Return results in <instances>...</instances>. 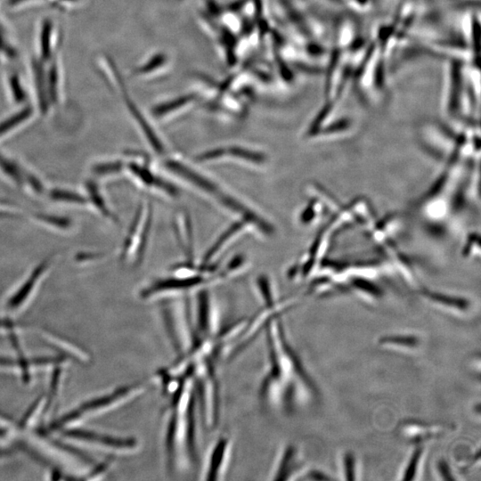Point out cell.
<instances>
[{
  "mask_svg": "<svg viewBox=\"0 0 481 481\" xmlns=\"http://www.w3.org/2000/svg\"><path fill=\"white\" fill-rule=\"evenodd\" d=\"M162 304L164 333L173 353L167 364L190 377L195 385L201 427L216 430L222 419L220 364L244 330L248 317L222 323L207 289L198 291L194 302Z\"/></svg>",
  "mask_w": 481,
  "mask_h": 481,
  "instance_id": "obj_1",
  "label": "cell"
},
{
  "mask_svg": "<svg viewBox=\"0 0 481 481\" xmlns=\"http://www.w3.org/2000/svg\"><path fill=\"white\" fill-rule=\"evenodd\" d=\"M150 379L163 399L160 436L166 471L174 477L188 474L200 461L198 428L201 422L193 380L168 365L158 369Z\"/></svg>",
  "mask_w": 481,
  "mask_h": 481,
  "instance_id": "obj_2",
  "label": "cell"
},
{
  "mask_svg": "<svg viewBox=\"0 0 481 481\" xmlns=\"http://www.w3.org/2000/svg\"><path fill=\"white\" fill-rule=\"evenodd\" d=\"M263 334L266 363L257 398L263 408L289 414L305 395H314L315 388L287 338L281 315L267 322Z\"/></svg>",
  "mask_w": 481,
  "mask_h": 481,
  "instance_id": "obj_3",
  "label": "cell"
},
{
  "mask_svg": "<svg viewBox=\"0 0 481 481\" xmlns=\"http://www.w3.org/2000/svg\"><path fill=\"white\" fill-rule=\"evenodd\" d=\"M55 39L53 25L45 22L38 35L35 56L31 58L32 86L43 113L59 100L61 73Z\"/></svg>",
  "mask_w": 481,
  "mask_h": 481,
  "instance_id": "obj_4",
  "label": "cell"
},
{
  "mask_svg": "<svg viewBox=\"0 0 481 481\" xmlns=\"http://www.w3.org/2000/svg\"><path fill=\"white\" fill-rule=\"evenodd\" d=\"M151 385L152 384L149 378L146 381H138L118 387L114 390L95 397L77 410L70 412L59 420L55 426L60 428L66 423L74 421L87 412L91 413H102L122 406L142 396Z\"/></svg>",
  "mask_w": 481,
  "mask_h": 481,
  "instance_id": "obj_5",
  "label": "cell"
},
{
  "mask_svg": "<svg viewBox=\"0 0 481 481\" xmlns=\"http://www.w3.org/2000/svg\"><path fill=\"white\" fill-rule=\"evenodd\" d=\"M232 439L227 435L218 436L209 446L200 470V479L223 480L229 468Z\"/></svg>",
  "mask_w": 481,
  "mask_h": 481,
  "instance_id": "obj_6",
  "label": "cell"
},
{
  "mask_svg": "<svg viewBox=\"0 0 481 481\" xmlns=\"http://www.w3.org/2000/svg\"><path fill=\"white\" fill-rule=\"evenodd\" d=\"M68 435L72 437L87 440L106 451L118 454H131L137 452L140 447L139 440L131 436H121L78 430L70 431Z\"/></svg>",
  "mask_w": 481,
  "mask_h": 481,
  "instance_id": "obj_7",
  "label": "cell"
},
{
  "mask_svg": "<svg viewBox=\"0 0 481 481\" xmlns=\"http://www.w3.org/2000/svg\"><path fill=\"white\" fill-rule=\"evenodd\" d=\"M298 451L293 444H288L281 452L271 473L272 480H289L296 477L298 470Z\"/></svg>",
  "mask_w": 481,
  "mask_h": 481,
  "instance_id": "obj_8",
  "label": "cell"
},
{
  "mask_svg": "<svg viewBox=\"0 0 481 481\" xmlns=\"http://www.w3.org/2000/svg\"><path fill=\"white\" fill-rule=\"evenodd\" d=\"M166 166L169 170L177 174L205 192L214 194L217 198L222 193L211 180L179 161L170 159L166 162Z\"/></svg>",
  "mask_w": 481,
  "mask_h": 481,
  "instance_id": "obj_9",
  "label": "cell"
},
{
  "mask_svg": "<svg viewBox=\"0 0 481 481\" xmlns=\"http://www.w3.org/2000/svg\"><path fill=\"white\" fill-rule=\"evenodd\" d=\"M122 89V86H119ZM122 97L130 111V113L133 115L134 118L139 125L141 130L146 136L149 143L151 145V147L159 153L163 152L164 146L157 135L154 133V130L151 128L150 124L147 122V120L144 118L143 114L138 110L135 104L133 102V101L128 97L127 94L122 89Z\"/></svg>",
  "mask_w": 481,
  "mask_h": 481,
  "instance_id": "obj_10",
  "label": "cell"
},
{
  "mask_svg": "<svg viewBox=\"0 0 481 481\" xmlns=\"http://www.w3.org/2000/svg\"><path fill=\"white\" fill-rule=\"evenodd\" d=\"M47 267V262H43L38 265L27 281L20 286V289L8 300L7 306L14 310L19 308L23 302L28 298L30 292L33 290L37 281L42 275L45 268Z\"/></svg>",
  "mask_w": 481,
  "mask_h": 481,
  "instance_id": "obj_11",
  "label": "cell"
},
{
  "mask_svg": "<svg viewBox=\"0 0 481 481\" xmlns=\"http://www.w3.org/2000/svg\"><path fill=\"white\" fill-rule=\"evenodd\" d=\"M128 168L143 184L159 188L173 197L177 195L175 187L156 176L147 167L130 163Z\"/></svg>",
  "mask_w": 481,
  "mask_h": 481,
  "instance_id": "obj_12",
  "label": "cell"
},
{
  "mask_svg": "<svg viewBox=\"0 0 481 481\" xmlns=\"http://www.w3.org/2000/svg\"><path fill=\"white\" fill-rule=\"evenodd\" d=\"M402 430L409 439L415 443H421L432 437H436L443 432V429L438 426L420 422H408L402 428Z\"/></svg>",
  "mask_w": 481,
  "mask_h": 481,
  "instance_id": "obj_13",
  "label": "cell"
},
{
  "mask_svg": "<svg viewBox=\"0 0 481 481\" xmlns=\"http://www.w3.org/2000/svg\"><path fill=\"white\" fill-rule=\"evenodd\" d=\"M379 343L383 346L412 349L419 346L420 339L412 334H394L380 338Z\"/></svg>",
  "mask_w": 481,
  "mask_h": 481,
  "instance_id": "obj_14",
  "label": "cell"
},
{
  "mask_svg": "<svg viewBox=\"0 0 481 481\" xmlns=\"http://www.w3.org/2000/svg\"><path fill=\"white\" fill-rule=\"evenodd\" d=\"M242 222L235 223L232 225H231L220 237L219 239L213 244V246L208 250L206 253L203 261H202V266L203 270L206 269L207 265L208 262L215 257V255L222 249V247L232 237L234 236L238 232H240L242 228Z\"/></svg>",
  "mask_w": 481,
  "mask_h": 481,
  "instance_id": "obj_15",
  "label": "cell"
},
{
  "mask_svg": "<svg viewBox=\"0 0 481 481\" xmlns=\"http://www.w3.org/2000/svg\"><path fill=\"white\" fill-rule=\"evenodd\" d=\"M16 54V48L3 20L0 18V63L14 59Z\"/></svg>",
  "mask_w": 481,
  "mask_h": 481,
  "instance_id": "obj_16",
  "label": "cell"
},
{
  "mask_svg": "<svg viewBox=\"0 0 481 481\" xmlns=\"http://www.w3.org/2000/svg\"><path fill=\"white\" fill-rule=\"evenodd\" d=\"M225 155L240 159L254 164H262L265 159V156L260 152L234 146L225 149Z\"/></svg>",
  "mask_w": 481,
  "mask_h": 481,
  "instance_id": "obj_17",
  "label": "cell"
},
{
  "mask_svg": "<svg viewBox=\"0 0 481 481\" xmlns=\"http://www.w3.org/2000/svg\"><path fill=\"white\" fill-rule=\"evenodd\" d=\"M422 454L423 451L420 446L414 449L404 469L403 480H412L416 477Z\"/></svg>",
  "mask_w": 481,
  "mask_h": 481,
  "instance_id": "obj_18",
  "label": "cell"
},
{
  "mask_svg": "<svg viewBox=\"0 0 481 481\" xmlns=\"http://www.w3.org/2000/svg\"><path fill=\"white\" fill-rule=\"evenodd\" d=\"M32 110L30 107L23 108L20 112L12 115L4 121L0 123V136L5 134L10 129L15 127L17 125L20 124L27 118L30 117Z\"/></svg>",
  "mask_w": 481,
  "mask_h": 481,
  "instance_id": "obj_19",
  "label": "cell"
},
{
  "mask_svg": "<svg viewBox=\"0 0 481 481\" xmlns=\"http://www.w3.org/2000/svg\"><path fill=\"white\" fill-rule=\"evenodd\" d=\"M86 188L90 193L91 200L93 203L98 208V209L108 218L117 222L118 219L112 215V213L108 209L107 206L101 194L99 193L97 187L91 181L86 183Z\"/></svg>",
  "mask_w": 481,
  "mask_h": 481,
  "instance_id": "obj_20",
  "label": "cell"
},
{
  "mask_svg": "<svg viewBox=\"0 0 481 481\" xmlns=\"http://www.w3.org/2000/svg\"><path fill=\"white\" fill-rule=\"evenodd\" d=\"M0 169L15 183H20L22 182L23 175L19 167L2 154H0Z\"/></svg>",
  "mask_w": 481,
  "mask_h": 481,
  "instance_id": "obj_21",
  "label": "cell"
},
{
  "mask_svg": "<svg viewBox=\"0 0 481 481\" xmlns=\"http://www.w3.org/2000/svg\"><path fill=\"white\" fill-rule=\"evenodd\" d=\"M429 298H432L435 302H437L446 307L457 310H466L468 308V302L461 298H451L438 294L432 295L431 293Z\"/></svg>",
  "mask_w": 481,
  "mask_h": 481,
  "instance_id": "obj_22",
  "label": "cell"
},
{
  "mask_svg": "<svg viewBox=\"0 0 481 481\" xmlns=\"http://www.w3.org/2000/svg\"><path fill=\"white\" fill-rule=\"evenodd\" d=\"M342 468L346 480H355L356 478V461L354 453L346 452L344 454L342 459Z\"/></svg>",
  "mask_w": 481,
  "mask_h": 481,
  "instance_id": "obj_23",
  "label": "cell"
},
{
  "mask_svg": "<svg viewBox=\"0 0 481 481\" xmlns=\"http://www.w3.org/2000/svg\"><path fill=\"white\" fill-rule=\"evenodd\" d=\"M51 197L56 200L75 202V203H84L86 200L72 192H68L64 190H53L50 193Z\"/></svg>",
  "mask_w": 481,
  "mask_h": 481,
  "instance_id": "obj_24",
  "label": "cell"
},
{
  "mask_svg": "<svg viewBox=\"0 0 481 481\" xmlns=\"http://www.w3.org/2000/svg\"><path fill=\"white\" fill-rule=\"evenodd\" d=\"M122 167L121 162H107L97 164L93 167V171L98 175H106L118 172Z\"/></svg>",
  "mask_w": 481,
  "mask_h": 481,
  "instance_id": "obj_25",
  "label": "cell"
},
{
  "mask_svg": "<svg viewBox=\"0 0 481 481\" xmlns=\"http://www.w3.org/2000/svg\"><path fill=\"white\" fill-rule=\"evenodd\" d=\"M37 216L41 221L57 226L59 228H67L69 225V220L65 217L48 215H37Z\"/></svg>",
  "mask_w": 481,
  "mask_h": 481,
  "instance_id": "obj_26",
  "label": "cell"
},
{
  "mask_svg": "<svg viewBox=\"0 0 481 481\" xmlns=\"http://www.w3.org/2000/svg\"><path fill=\"white\" fill-rule=\"evenodd\" d=\"M31 1L34 2L37 0H8V4L9 6H19L22 3H28ZM46 1L50 2L53 5L57 4L56 0H46ZM59 2L62 7L63 5H69L74 2H77V0H59Z\"/></svg>",
  "mask_w": 481,
  "mask_h": 481,
  "instance_id": "obj_27",
  "label": "cell"
},
{
  "mask_svg": "<svg viewBox=\"0 0 481 481\" xmlns=\"http://www.w3.org/2000/svg\"><path fill=\"white\" fill-rule=\"evenodd\" d=\"M438 472L440 476L445 480H453L452 472L448 463L444 461H440L437 465Z\"/></svg>",
  "mask_w": 481,
  "mask_h": 481,
  "instance_id": "obj_28",
  "label": "cell"
},
{
  "mask_svg": "<svg viewBox=\"0 0 481 481\" xmlns=\"http://www.w3.org/2000/svg\"><path fill=\"white\" fill-rule=\"evenodd\" d=\"M308 479L312 480H327L330 479V477L325 476L322 472L319 470H311L306 474Z\"/></svg>",
  "mask_w": 481,
  "mask_h": 481,
  "instance_id": "obj_29",
  "label": "cell"
},
{
  "mask_svg": "<svg viewBox=\"0 0 481 481\" xmlns=\"http://www.w3.org/2000/svg\"><path fill=\"white\" fill-rule=\"evenodd\" d=\"M26 177L29 183L34 188L36 192H40L42 191V185L35 176L31 175H27Z\"/></svg>",
  "mask_w": 481,
  "mask_h": 481,
  "instance_id": "obj_30",
  "label": "cell"
}]
</instances>
